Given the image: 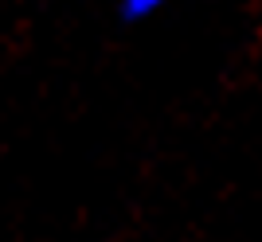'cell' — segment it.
Returning a JSON list of instances; mask_svg holds the SVG:
<instances>
[{
    "instance_id": "obj_1",
    "label": "cell",
    "mask_w": 262,
    "mask_h": 242,
    "mask_svg": "<svg viewBox=\"0 0 262 242\" xmlns=\"http://www.w3.org/2000/svg\"><path fill=\"white\" fill-rule=\"evenodd\" d=\"M164 4H168V0H121V16H125V20H145V16H153Z\"/></svg>"
}]
</instances>
